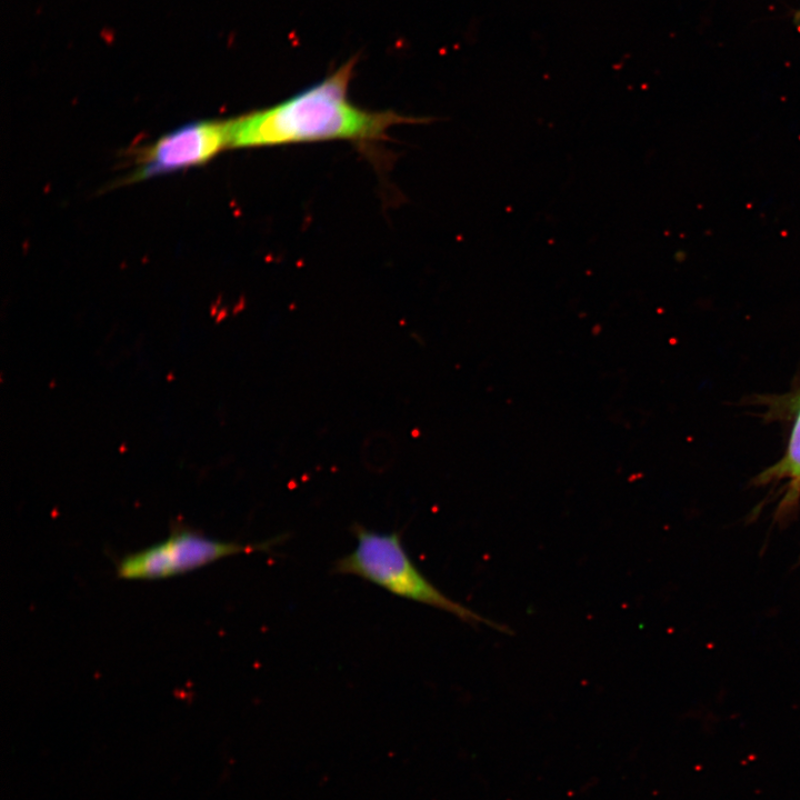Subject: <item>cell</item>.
<instances>
[{"mask_svg":"<svg viewBox=\"0 0 800 800\" xmlns=\"http://www.w3.org/2000/svg\"><path fill=\"white\" fill-rule=\"evenodd\" d=\"M352 531L357 546L334 562V572L362 578L397 597L447 611L467 623L509 632L507 627L488 620L439 590L408 556L399 532H379L360 524H353Z\"/></svg>","mask_w":800,"mask_h":800,"instance_id":"obj_2","label":"cell"},{"mask_svg":"<svg viewBox=\"0 0 800 800\" xmlns=\"http://www.w3.org/2000/svg\"><path fill=\"white\" fill-rule=\"evenodd\" d=\"M229 121H196L161 137L141 159L134 179L161 176L199 166L229 147Z\"/></svg>","mask_w":800,"mask_h":800,"instance_id":"obj_4","label":"cell"},{"mask_svg":"<svg viewBox=\"0 0 800 800\" xmlns=\"http://www.w3.org/2000/svg\"><path fill=\"white\" fill-rule=\"evenodd\" d=\"M280 540L281 537L258 543H238L178 528L164 541L123 557L117 564V576L128 580L168 578L230 556L267 551Z\"/></svg>","mask_w":800,"mask_h":800,"instance_id":"obj_3","label":"cell"},{"mask_svg":"<svg viewBox=\"0 0 800 800\" xmlns=\"http://www.w3.org/2000/svg\"><path fill=\"white\" fill-rule=\"evenodd\" d=\"M790 479V490L783 501L781 510H791L800 496V411L797 416L790 441L783 458L764 471L760 480L768 482L772 479Z\"/></svg>","mask_w":800,"mask_h":800,"instance_id":"obj_5","label":"cell"},{"mask_svg":"<svg viewBox=\"0 0 800 800\" xmlns=\"http://www.w3.org/2000/svg\"><path fill=\"white\" fill-rule=\"evenodd\" d=\"M351 59L320 82L266 109L229 121V147H269L326 140L374 141L411 119L393 112H376L354 106L349 83Z\"/></svg>","mask_w":800,"mask_h":800,"instance_id":"obj_1","label":"cell"}]
</instances>
